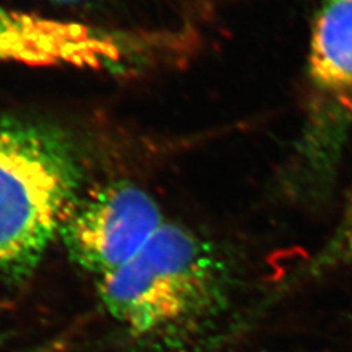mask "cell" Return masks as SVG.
Here are the masks:
<instances>
[{"label": "cell", "mask_w": 352, "mask_h": 352, "mask_svg": "<svg viewBox=\"0 0 352 352\" xmlns=\"http://www.w3.org/2000/svg\"><path fill=\"white\" fill-rule=\"evenodd\" d=\"M223 264L192 230L164 222L138 254L97 280L109 314L147 336L204 314L223 291Z\"/></svg>", "instance_id": "cell-2"}, {"label": "cell", "mask_w": 352, "mask_h": 352, "mask_svg": "<svg viewBox=\"0 0 352 352\" xmlns=\"http://www.w3.org/2000/svg\"><path fill=\"white\" fill-rule=\"evenodd\" d=\"M348 264H352V190L332 235L300 272L298 282L323 276Z\"/></svg>", "instance_id": "cell-5"}, {"label": "cell", "mask_w": 352, "mask_h": 352, "mask_svg": "<svg viewBox=\"0 0 352 352\" xmlns=\"http://www.w3.org/2000/svg\"><path fill=\"white\" fill-rule=\"evenodd\" d=\"M302 116L283 176L305 200L332 190L352 134V0H323L308 38Z\"/></svg>", "instance_id": "cell-3"}, {"label": "cell", "mask_w": 352, "mask_h": 352, "mask_svg": "<svg viewBox=\"0 0 352 352\" xmlns=\"http://www.w3.org/2000/svg\"><path fill=\"white\" fill-rule=\"evenodd\" d=\"M81 156L56 126L0 115V274L34 266L80 200Z\"/></svg>", "instance_id": "cell-1"}, {"label": "cell", "mask_w": 352, "mask_h": 352, "mask_svg": "<svg viewBox=\"0 0 352 352\" xmlns=\"http://www.w3.org/2000/svg\"><path fill=\"white\" fill-rule=\"evenodd\" d=\"M164 222L147 191L113 182L80 198L59 234L71 258L100 280L134 258Z\"/></svg>", "instance_id": "cell-4"}, {"label": "cell", "mask_w": 352, "mask_h": 352, "mask_svg": "<svg viewBox=\"0 0 352 352\" xmlns=\"http://www.w3.org/2000/svg\"><path fill=\"white\" fill-rule=\"evenodd\" d=\"M54 2H65V3H74V2H84V0H54Z\"/></svg>", "instance_id": "cell-6"}]
</instances>
